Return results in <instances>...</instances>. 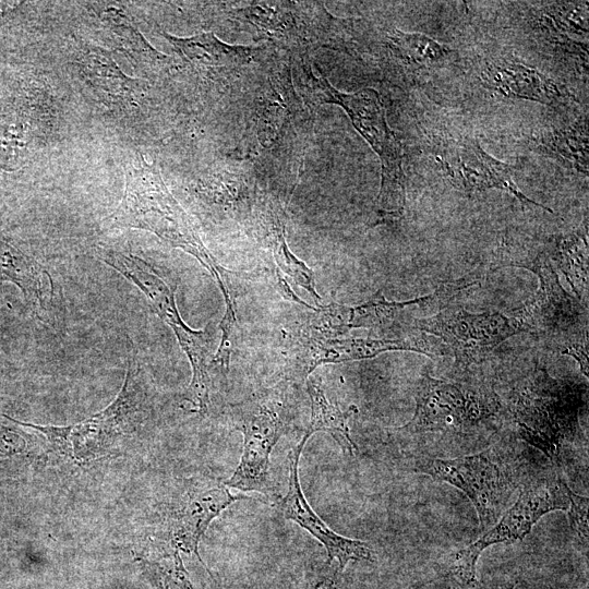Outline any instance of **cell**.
I'll list each match as a JSON object with an SVG mask.
<instances>
[{"mask_svg":"<svg viewBox=\"0 0 589 589\" xmlns=\"http://www.w3.org/2000/svg\"><path fill=\"white\" fill-rule=\"evenodd\" d=\"M104 223L110 229L147 230L171 247L193 255L215 277L225 302L236 300L231 272L223 268L209 253L190 217L167 189L157 168L142 156L128 167L119 206Z\"/></svg>","mask_w":589,"mask_h":589,"instance_id":"cell-1","label":"cell"},{"mask_svg":"<svg viewBox=\"0 0 589 589\" xmlns=\"http://www.w3.org/2000/svg\"><path fill=\"white\" fill-rule=\"evenodd\" d=\"M587 386L532 373L514 393L510 411L519 437L558 467H567L584 448L579 411Z\"/></svg>","mask_w":589,"mask_h":589,"instance_id":"cell-2","label":"cell"},{"mask_svg":"<svg viewBox=\"0 0 589 589\" xmlns=\"http://www.w3.org/2000/svg\"><path fill=\"white\" fill-rule=\"evenodd\" d=\"M308 57L297 56L294 63V79L303 98L315 106L334 104L344 108L356 130L381 159L380 215L383 219L399 218L406 203L402 148L387 124L378 93L373 88H363L353 94L336 89L325 77L313 74Z\"/></svg>","mask_w":589,"mask_h":589,"instance_id":"cell-3","label":"cell"},{"mask_svg":"<svg viewBox=\"0 0 589 589\" xmlns=\"http://www.w3.org/2000/svg\"><path fill=\"white\" fill-rule=\"evenodd\" d=\"M147 416L144 372L133 349L128 357L124 381L116 398L101 411L69 425H41L16 420L13 423L43 434L63 457L84 465L109 454L133 437Z\"/></svg>","mask_w":589,"mask_h":589,"instance_id":"cell-4","label":"cell"},{"mask_svg":"<svg viewBox=\"0 0 589 589\" xmlns=\"http://www.w3.org/2000/svg\"><path fill=\"white\" fill-rule=\"evenodd\" d=\"M292 408L288 381L232 406L233 428L242 433L243 447L236 470L225 481L228 488L274 495L269 457L290 424Z\"/></svg>","mask_w":589,"mask_h":589,"instance_id":"cell-5","label":"cell"},{"mask_svg":"<svg viewBox=\"0 0 589 589\" xmlns=\"http://www.w3.org/2000/svg\"><path fill=\"white\" fill-rule=\"evenodd\" d=\"M232 20L296 56H309L321 47L348 49L353 21L333 16L321 2L260 1L232 9Z\"/></svg>","mask_w":589,"mask_h":589,"instance_id":"cell-6","label":"cell"},{"mask_svg":"<svg viewBox=\"0 0 589 589\" xmlns=\"http://www.w3.org/2000/svg\"><path fill=\"white\" fill-rule=\"evenodd\" d=\"M127 279L142 291L152 310L173 330L192 366V380L183 399L190 404L191 410L206 413L211 404L209 357L216 327L209 323L201 330L190 328L177 308L176 286L172 287L151 263L133 264Z\"/></svg>","mask_w":589,"mask_h":589,"instance_id":"cell-7","label":"cell"},{"mask_svg":"<svg viewBox=\"0 0 589 589\" xmlns=\"http://www.w3.org/2000/svg\"><path fill=\"white\" fill-rule=\"evenodd\" d=\"M569 491L561 479L540 481L525 488L516 502L477 541L452 554L448 570L454 582L469 585L477 580V562L488 546L522 540L545 514L567 510Z\"/></svg>","mask_w":589,"mask_h":589,"instance_id":"cell-8","label":"cell"},{"mask_svg":"<svg viewBox=\"0 0 589 589\" xmlns=\"http://www.w3.org/2000/svg\"><path fill=\"white\" fill-rule=\"evenodd\" d=\"M417 470L461 490L473 504L483 531L500 519L518 485L490 449L450 459L424 456L418 459Z\"/></svg>","mask_w":589,"mask_h":589,"instance_id":"cell-9","label":"cell"},{"mask_svg":"<svg viewBox=\"0 0 589 589\" xmlns=\"http://www.w3.org/2000/svg\"><path fill=\"white\" fill-rule=\"evenodd\" d=\"M504 265L527 268L539 279L536 294L517 312L528 332H537L556 341L558 339L563 354L575 345L588 344L587 312L581 301L561 286L545 253L533 259L512 260Z\"/></svg>","mask_w":589,"mask_h":589,"instance_id":"cell-10","label":"cell"},{"mask_svg":"<svg viewBox=\"0 0 589 589\" xmlns=\"http://www.w3.org/2000/svg\"><path fill=\"white\" fill-rule=\"evenodd\" d=\"M500 409L498 397L492 390L464 388L424 373L417 388L414 414L398 431L464 432L497 414Z\"/></svg>","mask_w":589,"mask_h":589,"instance_id":"cell-11","label":"cell"},{"mask_svg":"<svg viewBox=\"0 0 589 589\" xmlns=\"http://www.w3.org/2000/svg\"><path fill=\"white\" fill-rule=\"evenodd\" d=\"M412 327L440 337L461 369L482 362L507 338L528 332L518 315L474 314L454 306H446L428 317H414Z\"/></svg>","mask_w":589,"mask_h":589,"instance_id":"cell-12","label":"cell"},{"mask_svg":"<svg viewBox=\"0 0 589 589\" xmlns=\"http://www.w3.org/2000/svg\"><path fill=\"white\" fill-rule=\"evenodd\" d=\"M286 345V377L293 382L306 381L321 364L370 359L385 351L409 350L433 357L426 340L417 335L397 339H316L297 329Z\"/></svg>","mask_w":589,"mask_h":589,"instance_id":"cell-13","label":"cell"},{"mask_svg":"<svg viewBox=\"0 0 589 589\" xmlns=\"http://www.w3.org/2000/svg\"><path fill=\"white\" fill-rule=\"evenodd\" d=\"M245 498L230 492L225 482L196 481L173 503L161 528V538L172 551L194 554L211 522L236 501Z\"/></svg>","mask_w":589,"mask_h":589,"instance_id":"cell-14","label":"cell"},{"mask_svg":"<svg viewBox=\"0 0 589 589\" xmlns=\"http://www.w3.org/2000/svg\"><path fill=\"white\" fill-rule=\"evenodd\" d=\"M309 437L303 434L300 442L289 452L288 491L278 501V509L285 519L294 521L324 545L327 554L326 562H336L340 568L345 569L351 561H374V552L366 542L335 532L306 501L299 479V460Z\"/></svg>","mask_w":589,"mask_h":589,"instance_id":"cell-15","label":"cell"},{"mask_svg":"<svg viewBox=\"0 0 589 589\" xmlns=\"http://www.w3.org/2000/svg\"><path fill=\"white\" fill-rule=\"evenodd\" d=\"M447 175L454 184L466 191L500 189L515 196L521 205L553 211L528 199L515 183L513 168L489 155L480 144L465 139L444 151L441 158Z\"/></svg>","mask_w":589,"mask_h":589,"instance_id":"cell-16","label":"cell"},{"mask_svg":"<svg viewBox=\"0 0 589 589\" xmlns=\"http://www.w3.org/2000/svg\"><path fill=\"white\" fill-rule=\"evenodd\" d=\"M483 84L492 91L512 97L560 106L569 95L552 79L520 62L497 59L488 62L480 73Z\"/></svg>","mask_w":589,"mask_h":589,"instance_id":"cell-17","label":"cell"},{"mask_svg":"<svg viewBox=\"0 0 589 589\" xmlns=\"http://www.w3.org/2000/svg\"><path fill=\"white\" fill-rule=\"evenodd\" d=\"M11 283L37 315L46 313L53 296V281L35 256L12 237L0 231V284Z\"/></svg>","mask_w":589,"mask_h":589,"instance_id":"cell-18","label":"cell"},{"mask_svg":"<svg viewBox=\"0 0 589 589\" xmlns=\"http://www.w3.org/2000/svg\"><path fill=\"white\" fill-rule=\"evenodd\" d=\"M179 56L200 70H233L251 60L253 50L249 47L231 46L218 39L213 33H200L190 37L163 34Z\"/></svg>","mask_w":589,"mask_h":589,"instance_id":"cell-19","label":"cell"},{"mask_svg":"<svg viewBox=\"0 0 589 589\" xmlns=\"http://www.w3.org/2000/svg\"><path fill=\"white\" fill-rule=\"evenodd\" d=\"M306 392L311 401V421L304 434L311 436L315 432L328 433L339 445L341 450L353 456L357 446L351 440L348 421L357 413V407L350 406L342 411L333 405L326 397L320 381L308 377Z\"/></svg>","mask_w":589,"mask_h":589,"instance_id":"cell-20","label":"cell"},{"mask_svg":"<svg viewBox=\"0 0 589 589\" xmlns=\"http://www.w3.org/2000/svg\"><path fill=\"white\" fill-rule=\"evenodd\" d=\"M79 64L91 86L112 101L125 99L139 88L137 80L124 75L110 53L103 49L87 48Z\"/></svg>","mask_w":589,"mask_h":589,"instance_id":"cell-21","label":"cell"},{"mask_svg":"<svg viewBox=\"0 0 589 589\" xmlns=\"http://www.w3.org/2000/svg\"><path fill=\"white\" fill-rule=\"evenodd\" d=\"M261 221L277 265L320 303L322 298L315 290L313 272L291 252L286 242V228L278 207L269 203L262 213Z\"/></svg>","mask_w":589,"mask_h":589,"instance_id":"cell-22","label":"cell"},{"mask_svg":"<svg viewBox=\"0 0 589 589\" xmlns=\"http://www.w3.org/2000/svg\"><path fill=\"white\" fill-rule=\"evenodd\" d=\"M552 257L581 301L588 291V224L577 231L557 238Z\"/></svg>","mask_w":589,"mask_h":589,"instance_id":"cell-23","label":"cell"},{"mask_svg":"<svg viewBox=\"0 0 589 589\" xmlns=\"http://www.w3.org/2000/svg\"><path fill=\"white\" fill-rule=\"evenodd\" d=\"M538 149L557 159L566 167L588 175V128L587 123H575L568 128L545 132L534 139Z\"/></svg>","mask_w":589,"mask_h":589,"instance_id":"cell-24","label":"cell"},{"mask_svg":"<svg viewBox=\"0 0 589 589\" xmlns=\"http://www.w3.org/2000/svg\"><path fill=\"white\" fill-rule=\"evenodd\" d=\"M390 48L401 59L418 65H434L449 58L453 51L445 45L420 33L397 28L388 34Z\"/></svg>","mask_w":589,"mask_h":589,"instance_id":"cell-25","label":"cell"},{"mask_svg":"<svg viewBox=\"0 0 589 589\" xmlns=\"http://www.w3.org/2000/svg\"><path fill=\"white\" fill-rule=\"evenodd\" d=\"M352 308L338 303L312 309L305 322L297 329L312 338L335 339L351 329Z\"/></svg>","mask_w":589,"mask_h":589,"instance_id":"cell-26","label":"cell"},{"mask_svg":"<svg viewBox=\"0 0 589 589\" xmlns=\"http://www.w3.org/2000/svg\"><path fill=\"white\" fill-rule=\"evenodd\" d=\"M155 589H193L178 551L161 561H144Z\"/></svg>","mask_w":589,"mask_h":589,"instance_id":"cell-27","label":"cell"},{"mask_svg":"<svg viewBox=\"0 0 589 589\" xmlns=\"http://www.w3.org/2000/svg\"><path fill=\"white\" fill-rule=\"evenodd\" d=\"M2 414H0V417ZM1 419L2 418H0V465L19 461L22 458L31 456L33 452L31 436L22 431L20 425L13 423L8 418L9 423L3 422Z\"/></svg>","mask_w":589,"mask_h":589,"instance_id":"cell-28","label":"cell"},{"mask_svg":"<svg viewBox=\"0 0 589 589\" xmlns=\"http://www.w3.org/2000/svg\"><path fill=\"white\" fill-rule=\"evenodd\" d=\"M546 15L558 28L588 36L587 2H558L549 7Z\"/></svg>","mask_w":589,"mask_h":589,"instance_id":"cell-29","label":"cell"},{"mask_svg":"<svg viewBox=\"0 0 589 589\" xmlns=\"http://www.w3.org/2000/svg\"><path fill=\"white\" fill-rule=\"evenodd\" d=\"M301 589H353L350 577L336 562H324L306 570Z\"/></svg>","mask_w":589,"mask_h":589,"instance_id":"cell-30","label":"cell"},{"mask_svg":"<svg viewBox=\"0 0 589 589\" xmlns=\"http://www.w3.org/2000/svg\"><path fill=\"white\" fill-rule=\"evenodd\" d=\"M588 497L569 491V507L566 510L570 529L576 541L588 548Z\"/></svg>","mask_w":589,"mask_h":589,"instance_id":"cell-31","label":"cell"},{"mask_svg":"<svg viewBox=\"0 0 589 589\" xmlns=\"http://www.w3.org/2000/svg\"><path fill=\"white\" fill-rule=\"evenodd\" d=\"M452 589H515V585L512 582L506 584H482L476 580L469 585H456Z\"/></svg>","mask_w":589,"mask_h":589,"instance_id":"cell-32","label":"cell"},{"mask_svg":"<svg viewBox=\"0 0 589 589\" xmlns=\"http://www.w3.org/2000/svg\"><path fill=\"white\" fill-rule=\"evenodd\" d=\"M406 589H420V587H409V588H406Z\"/></svg>","mask_w":589,"mask_h":589,"instance_id":"cell-33","label":"cell"},{"mask_svg":"<svg viewBox=\"0 0 589 589\" xmlns=\"http://www.w3.org/2000/svg\"><path fill=\"white\" fill-rule=\"evenodd\" d=\"M2 401V399L0 398V402Z\"/></svg>","mask_w":589,"mask_h":589,"instance_id":"cell-34","label":"cell"}]
</instances>
